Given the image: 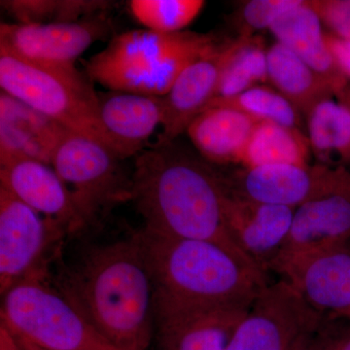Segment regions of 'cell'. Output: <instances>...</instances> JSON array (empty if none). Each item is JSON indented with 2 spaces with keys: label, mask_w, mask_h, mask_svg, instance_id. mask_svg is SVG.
Here are the masks:
<instances>
[{
  "label": "cell",
  "mask_w": 350,
  "mask_h": 350,
  "mask_svg": "<svg viewBox=\"0 0 350 350\" xmlns=\"http://www.w3.org/2000/svg\"><path fill=\"white\" fill-rule=\"evenodd\" d=\"M0 350H23L5 326L0 324Z\"/></svg>",
  "instance_id": "obj_33"
},
{
  "label": "cell",
  "mask_w": 350,
  "mask_h": 350,
  "mask_svg": "<svg viewBox=\"0 0 350 350\" xmlns=\"http://www.w3.org/2000/svg\"><path fill=\"white\" fill-rule=\"evenodd\" d=\"M349 241L350 190L319 198L295 209L291 229L278 258L349 243Z\"/></svg>",
  "instance_id": "obj_19"
},
{
  "label": "cell",
  "mask_w": 350,
  "mask_h": 350,
  "mask_svg": "<svg viewBox=\"0 0 350 350\" xmlns=\"http://www.w3.org/2000/svg\"><path fill=\"white\" fill-rule=\"evenodd\" d=\"M322 22L310 1L299 0L282 13L271 25L276 42L295 53L324 78L335 92L336 98L349 82L338 72L325 40Z\"/></svg>",
  "instance_id": "obj_20"
},
{
  "label": "cell",
  "mask_w": 350,
  "mask_h": 350,
  "mask_svg": "<svg viewBox=\"0 0 350 350\" xmlns=\"http://www.w3.org/2000/svg\"><path fill=\"white\" fill-rule=\"evenodd\" d=\"M111 31L105 13L75 23L1 24L0 51L33 63L73 68L88 48Z\"/></svg>",
  "instance_id": "obj_12"
},
{
  "label": "cell",
  "mask_w": 350,
  "mask_h": 350,
  "mask_svg": "<svg viewBox=\"0 0 350 350\" xmlns=\"http://www.w3.org/2000/svg\"><path fill=\"white\" fill-rule=\"evenodd\" d=\"M225 59V44L189 66L163 96L162 131L155 145H165L186 133L193 120L215 96Z\"/></svg>",
  "instance_id": "obj_16"
},
{
  "label": "cell",
  "mask_w": 350,
  "mask_h": 350,
  "mask_svg": "<svg viewBox=\"0 0 350 350\" xmlns=\"http://www.w3.org/2000/svg\"><path fill=\"white\" fill-rule=\"evenodd\" d=\"M227 191L225 177L211 163L175 142L152 144L140 152L131 172V200L144 219L145 231L219 244L262 271L230 234L225 216Z\"/></svg>",
  "instance_id": "obj_1"
},
{
  "label": "cell",
  "mask_w": 350,
  "mask_h": 350,
  "mask_svg": "<svg viewBox=\"0 0 350 350\" xmlns=\"http://www.w3.org/2000/svg\"><path fill=\"white\" fill-rule=\"evenodd\" d=\"M325 40L338 72L350 83V40L325 31Z\"/></svg>",
  "instance_id": "obj_32"
},
{
  "label": "cell",
  "mask_w": 350,
  "mask_h": 350,
  "mask_svg": "<svg viewBox=\"0 0 350 350\" xmlns=\"http://www.w3.org/2000/svg\"><path fill=\"white\" fill-rule=\"evenodd\" d=\"M98 100L101 124L123 160L145 150L154 131L162 126L163 96L110 91Z\"/></svg>",
  "instance_id": "obj_18"
},
{
  "label": "cell",
  "mask_w": 350,
  "mask_h": 350,
  "mask_svg": "<svg viewBox=\"0 0 350 350\" xmlns=\"http://www.w3.org/2000/svg\"><path fill=\"white\" fill-rule=\"evenodd\" d=\"M122 160L105 145L70 131L57 144L52 167L68 187L85 227L131 200V174H126Z\"/></svg>",
  "instance_id": "obj_7"
},
{
  "label": "cell",
  "mask_w": 350,
  "mask_h": 350,
  "mask_svg": "<svg viewBox=\"0 0 350 350\" xmlns=\"http://www.w3.org/2000/svg\"><path fill=\"white\" fill-rule=\"evenodd\" d=\"M250 308L155 301L156 350H226Z\"/></svg>",
  "instance_id": "obj_13"
},
{
  "label": "cell",
  "mask_w": 350,
  "mask_h": 350,
  "mask_svg": "<svg viewBox=\"0 0 350 350\" xmlns=\"http://www.w3.org/2000/svg\"><path fill=\"white\" fill-rule=\"evenodd\" d=\"M310 140L305 131L275 123L258 122L241 163L244 169L280 165H310Z\"/></svg>",
  "instance_id": "obj_23"
},
{
  "label": "cell",
  "mask_w": 350,
  "mask_h": 350,
  "mask_svg": "<svg viewBox=\"0 0 350 350\" xmlns=\"http://www.w3.org/2000/svg\"><path fill=\"white\" fill-rule=\"evenodd\" d=\"M68 130L1 91L0 161L33 159L52 165L57 144Z\"/></svg>",
  "instance_id": "obj_17"
},
{
  "label": "cell",
  "mask_w": 350,
  "mask_h": 350,
  "mask_svg": "<svg viewBox=\"0 0 350 350\" xmlns=\"http://www.w3.org/2000/svg\"><path fill=\"white\" fill-rule=\"evenodd\" d=\"M312 334H310V335H306L305 337L301 338L300 342H298V345H296V347H295L294 350H306V345H308V338H310Z\"/></svg>",
  "instance_id": "obj_36"
},
{
  "label": "cell",
  "mask_w": 350,
  "mask_h": 350,
  "mask_svg": "<svg viewBox=\"0 0 350 350\" xmlns=\"http://www.w3.org/2000/svg\"><path fill=\"white\" fill-rule=\"evenodd\" d=\"M68 234L0 186V293L32 276L47 275V257Z\"/></svg>",
  "instance_id": "obj_9"
},
{
  "label": "cell",
  "mask_w": 350,
  "mask_h": 350,
  "mask_svg": "<svg viewBox=\"0 0 350 350\" xmlns=\"http://www.w3.org/2000/svg\"><path fill=\"white\" fill-rule=\"evenodd\" d=\"M1 324L46 350H119L101 337L48 275L32 276L2 294Z\"/></svg>",
  "instance_id": "obj_6"
},
{
  "label": "cell",
  "mask_w": 350,
  "mask_h": 350,
  "mask_svg": "<svg viewBox=\"0 0 350 350\" xmlns=\"http://www.w3.org/2000/svg\"><path fill=\"white\" fill-rule=\"evenodd\" d=\"M217 46L207 34L137 29L113 38L85 68L92 82L110 91L163 96L189 66Z\"/></svg>",
  "instance_id": "obj_4"
},
{
  "label": "cell",
  "mask_w": 350,
  "mask_h": 350,
  "mask_svg": "<svg viewBox=\"0 0 350 350\" xmlns=\"http://www.w3.org/2000/svg\"><path fill=\"white\" fill-rule=\"evenodd\" d=\"M268 82L306 118L320 103L336 98L331 85L282 43L267 50Z\"/></svg>",
  "instance_id": "obj_22"
},
{
  "label": "cell",
  "mask_w": 350,
  "mask_h": 350,
  "mask_svg": "<svg viewBox=\"0 0 350 350\" xmlns=\"http://www.w3.org/2000/svg\"><path fill=\"white\" fill-rule=\"evenodd\" d=\"M306 350H350V321L324 319L308 338Z\"/></svg>",
  "instance_id": "obj_30"
},
{
  "label": "cell",
  "mask_w": 350,
  "mask_h": 350,
  "mask_svg": "<svg viewBox=\"0 0 350 350\" xmlns=\"http://www.w3.org/2000/svg\"><path fill=\"white\" fill-rule=\"evenodd\" d=\"M294 213L290 207L248 199L228 186L225 216L230 234L243 254L267 275L282 253Z\"/></svg>",
  "instance_id": "obj_14"
},
{
  "label": "cell",
  "mask_w": 350,
  "mask_h": 350,
  "mask_svg": "<svg viewBox=\"0 0 350 350\" xmlns=\"http://www.w3.org/2000/svg\"><path fill=\"white\" fill-rule=\"evenodd\" d=\"M323 320L280 278L257 295L226 350H294Z\"/></svg>",
  "instance_id": "obj_8"
},
{
  "label": "cell",
  "mask_w": 350,
  "mask_h": 350,
  "mask_svg": "<svg viewBox=\"0 0 350 350\" xmlns=\"http://www.w3.org/2000/svg\"><path fill=\"white\" fill-rule=\"evenodd\" d=\"M0 186L68 234L85 228L68 187L52 165L27 158L0 161Z\"/></svg>",
  "instance_id": "obj_15"
},
{
  "label": "cell",
  "mask_w": 350,
  "mask_h": 350,
  "mask_svg": "<svg viewBox=\"0 0 350 350\" xmlns=\"http://www.w3.org/2000/svg\"><path fill=\"white\" fill-rule=\"evenodd\" d=\"M2 6L19 24H61L107 13L112 2L100 0H12Z\"/></svg>",
  "instance_id": "obj_26"
},
{
  "label": "cell",
  "mask_w": 350,
  "mask_h": 350,
  "mask_svg": "<svg viewBox=\"0 0 350 350\" xmlns=\"http://www.w3.org/2000/svg\"><path fill=\"white\" fill-rule=\"evenodd\" d=\"M213 107L234 108L257 122L275 123L304 131L303 115L273 87L259 85L232 98L213 100L206 108Z\"/></svg>",
  "instance_id": "obj_27"
},
{
  "label": "cell",
  "mask_w": 350,
  "mask_h": 350,
  "mask_svg": "<svg viewBox=\"0 0 350 350\" xmlns=\"http://www.w3.org/2000/svg\"><path fill=\"white\" fill-rule=\"evenodd\" d=\"M14 337H15V336H14ZM15 338L17 340L18 344L20 345V347H22L23 350H46L40 349V347H36V345H32L31 342H25V340H22V338L16 337Z\"/></svg>",
  "instance_id": "obj_35"
},
{
  "label": "cell",
  "mask_w": 350,
  "mask_h": 350,
  "mask_svg": "<svg viewBox=\"0 0 350 350\" xmlns=\"http://www.w3.org/2000/svg\"><path fill=\"white\" fill-rule=\"evenodd\" d=\"M237 194L266 204L296 209L306 202L350 190L345 167L280 165L244 169L226 177Z\"/></svg>",
  "instance_id": "obj_10"
},
{
  "label": "cell",
  "mask_w": 350,
  "mask_h": 350,
  "mask_svg": "<svg viewBox=\"0 0 350 350\" xmlns=\"http://www.w3.org/2000/svg\"><path fill=\"white\" fill-rule=\"evenodd\" d=\"M204 4L202 0H133L130 8L145 29L175 33L196 19Z\"/></svg>",
  "instance_id": "obj_28"
},
{
  "label": "cell",
  "mask_w": 350,
  "mask_h": 350,
  "mask_svg": "<svg viewBox=\"0 0 350 350\" xmlns=\"http://www.w3.org/2000/svg\"><path fill=\"white\" fill-rule=\"evenodd\" d=\"M347 319V320H349V321H350V313L349 314V317H347V319Z\"/></svg>",
  "instance_id": "obj_37"
},
{
  "label": "cell",
  "mask_w": 350,
  "mask_h": 350,
  "mask_svg": "<svg viewBox=\"0 0 350 350\" xmlns=\"http://www.w3.org/2000/svg\"><path fill=\"white\" fill-rule=\"evenodd\" d=\"M299 0H251L245 2L239 12V36H250L255 32L271 29L278 18Z\"/></svg>",
  "instance_id": "obj_29"
},
{
  "label": "cell",
  "mask_w": 350,
  "mask_h": 350,
  "mask_svg": "<svg viewBox=\"0 0 350 350\" xmlns=\"http://www.w3.org/2000/svg\"><path fill=\"white\" fill-rule=\"evenodd\" d=\"M271 271L289 283L322 319L349 317V243L278 258Z\"/></svg>",
  "instance_id": "obj_11"
},
{
  "label": "cell",
  "mask_w": 350,
  "mask_h": 350,
  "mask_svg": "<svg viewBox=\"0 0 350 350\" xmlns=\"http://www.w3.org/2000/svg\"><path fill=\"white\" fill-rule=\"evenodd\" d=\"M312 153L330 167L350 165V107L334 98L320 103L306 118Z\"/></svg>",
  "instance_id": "obj_24"
},
{
  "label": "cell",
  "mask_w": 350,
  "mask_h": 350,
  "mask_svg": "<svg viewBox=\"0 0 350 350\" xmlns=\"http://www.w3.org/2000/svg\"><path fill=\"white\" fill-rule=\"evenodd\" d=\"M57 289L119 350H147L155 336V289L137 232L87 251Z\"/></svg>",
  "instance_id": "obj_2"
},
{
  "label": "cell",
  "mask_w": 350,
  "mask_h": 350,
  "mask_svg": "<svg viewBox=\"0 0 350 350\" xmlns=\"http://www.w3.org/2000/svg\"><path fill=\"white\" fill-rule=\"evenodd\" d=\"M0 87L66 130L92 138L120 157L101 124L98 94L77 68L33 63L0 51Z\"/></svg>",
  "instance_id": "obj_5"
},
{
  "label": "cell",
  "mask_w": 350,
  "mask_h": 350,
  "mask_svg": "<svg viewBox=\"0 0 350 350\" xmlns=\"http://www.w3.org/2000/svg\"><path fill=\"white\" fill-rule=\"evenodd\" d=\"M338 100L350 107V83L342 90V93L337 96Z\"/></svg>",
  "instance_id": "obj_34"
},
{
  "label": "cell",
  "mask_w": 350,
  "mask_h": 350,
  "mask_svg": "<svg viewBox=\"0 0 350 350\" xmlns=\"http://www.w3.org/2000/svg\"><path fill=\"white\" fill-rule=\"evenodd\" d=\"M328 32L350 40V0H310Z\"/></svg>",
  "instance_id": "obj_31"
},
{
  "label": "cell",
  "mask_w": 350,
  "mask_h": 350,
  "mask_svg": "<svg viewBox=\"0 0 350 350\" xmlns=\"http://www.w3.org/2000/svg\"><path fill=\"white\" fill-rule=\"evenodd\" d=\"M267 82V50L260 36L241 34L225 44L224 64L213 100L232 98Z\"/></svg>",
  "instance_id": "obj_25"
},
{
  "label": "cell",
  "mask_w": 350,
  "mask_h": 350,
  "mask_svg": "<svg viewBox=\"0 0 350 350\" xmlns=\"http://www.w3.org/2000/svg\"><path fill=\"white\" fill-rule=\"evenodd\" d=\"M155 289V301L250 308L268 275L219 244L137 232Z\"/></svg>",
  "instance_id": "obj_3"
},
{
  "label": "cell",
  "mask_w": 350,
  "mask_h": 350,
  "mask_svg": "<svg viewBox=\"0 0 350 350\" xmlns=\"http://www.w3.org/2000/svg\"><path fill=\"white\" fill-rule=\"evenodd\" d=\"M256 120L226 107L206 108L189 125L188 137L206 162L227 165L241 163Z\"/></svg>",
  "instance_id": "obj_21"
}]
</instances>
